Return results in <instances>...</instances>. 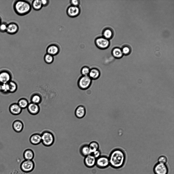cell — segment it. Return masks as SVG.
Instances as JSON below:
<instances>
[{
    "label": "cell",
    "instance_id": "6da1fadb",
    "mask_svg": "<svg viewBox=\"0 0 174 174\" xmlns=\"http://www.w3.org/2000/svg\"><path fill=\"white\" fill-rule=\"evenodd\" d=\"M110 166L115 169H119L124 165L126 156L123 152L119 149H116L112 152L109 157Z\"/></svg>",
    "mask_w": 174,
    "mask_h": 174
},
{
    "label": "cell",
    "instance_id": "7a4b0ae2",
    "mask_svg": "<svg viewBox=\"0 0 174 174\" xmlns=\"http://www.w3.org/2000/svg\"><path fill=\"white\" fill-rule=\"evenodd\" d=\"M13 8L15 13L20 16H24L29 13L32 9L31 4L29 1L24 0L16 1Z\"/></svg>",
    "mask_w": 174,
    "mask_h": 174
},
{
    "label": "cell",
    "instance_id": "3957f363",
    "mask_svg": "<svg viewBox=\"0 0 174 174\" xmlns=\"http://www.w3.org/2000/svg\"><path fill=\"white\" fill-rule=\"evenodd\" d=\"M41 134V143L44 145L49 147L53 144L55 141V137L52 132L49 130H45Z\"/></svg>",
    "mask_w": 174,
    "mask_h": 174
},
{
    "label": "cell",
    "instance_id": "277c9868",
    "mask_svg": "<svg viewBox=\"0 0 174 174\" xmlns=\"http://www.w3.org/2000/svg\"><path fill=\"white\" fill-rule=\"evenodd\" d=\"M92 80L88 76L82 75L78 80V86L81 90H86L90 87Z\"/></svg>",
    "mask_w": 174,
    "mask_h": 174
},
{
    "label": "cell",
    "instance_id": "5b68a950",
    "mask_svg": "<svg viewBox=\"0 0 174 174\" xmlns=\"http://www.w3.org/2000/svg\"><path fill=\"white\" fill-rule=\"evenodd\" d=\"M35 166V163L32 160H24L21 163L20 168L23 172L29 173L33 170Z\"/></svg>",
    "mask_w": 174,
    "mask_h": 174
},
{
    "label": "cell",
    "instance_id": "8992f818",
    "mask_svg": "<svg viewBox=\"0 0 174 174\" xmlns=\"http://www.w3.org/2000/svg\"><path fill=\"white\" fill-rule=\"evenodd\" d=\"M168 168L167 165L158 163L154 166L153 171L154 174H168Z\"/></svg>",
    "mask_w": 174,
    "mask_h": 174
},
{
    "label": "cell",
    "instance_id": "52a82bcc",
    "mask_svg": "<svg viewBox=\"0 0 174 174\" xmlns=\"http://www.w3.org/2000/svg\"><path fill=\"white\" fill-rule=\"evenodd\" d=\"M96 165L101 169L107 168L110 166L109 157L105 156H100L96 159Z\"/></svg>",
    "mask_w": 174,
    "mask_h": 174
},
{
    "label": "cell",
    "instance_id": "ba28073f",
    "mask_svg": "<svg viewBox=\"0 0 174 174\" xmlns=\"http://www.w3.org/2000/svg\"><path fill=\"white\" fill-rule=\"evenodd\" d=\"M12 75L8 70L3 69L0 71V84H7L12 80Z\"/></svg>",
    "mask_w": 174,
    "mask_h": 174
},
{
    "label": "cell",
    "instance_id": "9c48e42d",
    "mask_svg": "<svg viewBox=\"0 0 174 174\" xmlns=\"http://www.w3.org/2000/svg\"><path fill=\"white\" fill-rule=\"evenodd\" d=\"M96 159L91 154L85 157L84 160L85 166L88 168H92L96 165Z\"/></svg>",
    "mask_w": 174,
    "mask_h": 174
},
{
    "label": "cell",
    "instance_id": "30bf717a",
    "mask_svg": "<svg viewBox=\"0 0 174 174\" xmlns=\"http://www.w3.org/2000/svg\"><path fill=\"white\" fill-rule=\"evenodd\" d=\"M27 108L29 113L33 115H37L40 111V108L38 104L31 102L29 103Z\"/></svg>",
    "mask_w": 174,
    "mask_h": 174
},
{
    "label": "cell",
    "instance_id": "8fae6325",
    "mask_svg": "<svg viewBox=\"0 0 174 174\" xmlns=\"http://www.w3.org/2000/svg\"><path fill=\"white\" fill-rule=\"evenodd\" d=\"M60 51L59 47L57 45L52 44L49 45L46 49L47 53L53 56L59 53Z\"/></svg>",
    "mask_w": 174,
    "mask_h": 174
},
{
    "label": "cell",
    "instance_id": "7c38bea8",
    "mask_svg": "<svg viewBox=\"0 0 174 174\" xmlns=\"http://www.w3.org/2000/svg\"><path fill=\"white\" fill-rule=\"evenodd\" d=\"M19 26L16 23L11 22L7 24L6 32L10 34H14L18 31Z\"/></svg>",
    "mask_w": 174,
    "mask_h": 174
},
{
    "label": "cell",
    "instance_id": "4fadbf2b",
    "mask_svg": "<svg viewBox=\"0 0 174 174\" xmlns=\"http://www.w3.org/2000/svg\"><path fill=\"white\" fill-rule=\"evenodd\" d=\"M30 143L34 145H37L41 143V134L38 133H34L31 135L29 138Z\"/></svg>",
    "mask_w": 174,
    "mask_h": 174
},
{
    "label": "cell",
    "instance_id": "5bb4252c",
    "mask_svg": "<svg viewBox=\"0 0 174 174\" xmlns=\"http://www.w3.org/2000/svg\"><path fill=\"white\" fill-rule=\"evenodd\" d=\"M22 110L17 103L11 104L9 107L10 112L11 114L14 115L20 114L21 113Z\"/></svg>",
    "mask_w": 174,
    "mask_h": 174
},
{
    "label": "cell",
    "instance_id": "9a60e30c",
    "mask_svg": "<svg viewBox=\"0 0 174 174\" xmlns=\"http://www.w3.org/2000/svg\"><path fill=\"white\" fill-rule=\"evenodd\" d=\"M12 127L14 130L16 132L19 133L23 130L24 124L23 122L19 119L15 120L13 123Z\"/></svg>",
    "mask_w": 174,
    "mask_h": 174
},
{
    "label": "cell",
    "instance_id": "2e32d148",
    "mask_svg": "<svg viewBox=\"0 0 174 174\" xmlns=\"http://www.w3.org/2000/svg\"><path fill=\"white\" fill-rule=\"evenodd\" d=\"M96 43L98 47L103 49L106 48L109 44L108 39L103 37H100L97 39Z\"/></svg>",
    "mask_w": 174,
    "mask_h": 174
},
{
    "label": "cell",
    "instance_id": "e0dca14e",
    "mask_svg": "<svg viewBox=\"0 0 174 174\" xmlns=\"http://www.w3.org/2000/svg\"><path fill=\"white\" fill-rule=\"evenodd\" d=\"M79 9L78 7L73 6L67 8L66 12L69 16L73 17L77 16L79 14Z\"/></svg>",
    "mask_w": 174,
    "mask_h": 174
},
{
    "label": "cell",
    "instance_id": "ac0fdd59",
    "mask_svg": "<svg viewBox=\"0 0 174 174\" xmlns=\"http://www.w3.org/2000/svg\"><path fill=\"white\" fill-rule=\"evenodd\" d=\"M100 74L99 70L97 68H94L90 69L88 76L92 80H95L99 77Z\"/></svg>",
    "mask_w": 174,
    "mask_h": 174
},
{
    "label": "cell",
    "instance_id": "d6986e66",
    "mask_svg": "<svg viewBox=\"0 0 174 174\" xmlns=\"http://www.w3.org/2000/svg\"><path fill=\"white\" fill-rule=\"evenodd\" d=\"M86 114V110L84 106L82 105L78 106L76 109L75 114L78 118H82Z\"/></svg>",
    "mask_w": 174,
    "mask_h": 174
},
{
    "label": "cell",
    "instance_id": "ffe728a7",
    "mask_svg": "<svg viewBox=\"0 0 174 174\" xmlns=\"http://www.w3.org/2000/svg\"><path fill=\"white\" fill-rule=\"evenodd\" d=\"M34 156V153L33 151L29 148L25 150L23 153V156L25 160H32Z\"/></svg>",
    "mask_w": 174,
    "mask_h": 174
},
{
    "label": "cell",
    "instance_id": "44dd1931",
    "mask_svg": "<svg viewBox=\"0 0 174 174\" xmlns=\"http://www.w3.org/2000/svg\"><path fill=\"white\" fill-rule=\"evenodd\" d=\"M9 93H13L16 92L18 88L17 83L15 81L11 80L7 83Z\"/></svg>",
    "mask_w": 174,
    "mask_h": 174
},
{
    "label": "cell",
    "instance_id": "7402d4cb",
    "mask_svg": "<svg viewBox=\"0 0 174 174\" xmlns=\"http://www.w3.org/2000/svg\"><path fill=\"white\" fill-rule=\"evenodd\" d=\"M32 7L36 11L41 10L43 7L41 0H34L33 1L31 4Z\"/></svg>",
    "mask_w": 174,
    "mask_h": 174
},
{
    "label": "cell",
    "instance_id": "603a6c76",
    "mask_svg": "<svg viewBox=\"0 0 174 174\" xmlns=\"http://www.w3.org/2000/svg\"><path fill=\"white\" fill-rule=\"evenodd\" d=\"M80 152L82 155L85 157L92 154L88 145H84L81 147Z\"/></svg>",
    "mask_w": 174,
    "mask_h": 174
},
{
    "label": "cell",
    "instance_id": "cb8c5ba5",
    "mask_svg": "<svg viewBox=\"0 0 174 174\" xmlns=\"http://www.w3.org/2000/svg\"><path fill=\"white\" fill-rule=\"evenodd\" d=\"M17 103L22 109L27 108L29 104L28 100L24 98L19 99Z\"/></svg>",
    "mask_w": 174,
    "mask_h": 174
},
{
    "label": "cell",
    "instance_id": "d4e9b609",
    "mask_svg": "<svg viewBox=\"0 0 174 174\" xmlns=\"http://www.w3.org/2000/svg\"><path fill=\"white\" fill-rule=\"evenodd\" d=\"M113 56L116 58H119L123 56V53L122 50L120 48H116L114 49L112 51Z\"/></svg>",
    "mask_w": 174,
    "mask_h": 174
},
{
    "label": "cell",
    "instance_id": "484cf974",
    "mask_svg": "<svg viewBox=\"0 0 174 174\" xmlns=\"http://www.w3.org/2000/svg\"><path fill=\"white\" fill-rule=\"evenodd\" d=\"M88 145L91 154L98 150L99 148L98 143L95 141L91 142Z\"/></svg>",
    "mask_w": 174,
    "mask_h": 174
},
{
    "label": "cell",
    "instance_id": "4316f807",
    "mask_svg": "<svg viewBox=\"0 0 174 174\" xmlns=\"http://www.w3.org/2000/svg\"><path fill=\"white\" fill-rule=\"evenodd\" d=\"M41 96L38 94H35L32 96L31 102L38 104L41 102Z\"/></svg>",
    "mask_w": 174,
    "mask_h": 174
},
{
    "label": "cell",
    "instance_id": "83f0119b",
    "mask_svg": "<svg viewBox=\"0 0 174 174\" xmlns=\"http://www.w3.org/2000/svg\"><path fill=\"white\" fill-rule=\"evenodd\" d=\"M0 92L5 95L9 93L7 83L0 84Z\"/></svg>",
    "mask_w": 174,
    "mask_h": 174
},
{
    "label": "cell",
    "instance_id": "f1b7e54d",
    "mask_svg": "<svg viewBox=\"0 0 174 174\" xmlns=\"http://www.w3.org/2000/svg\"><path fill=\"white\" fill-rule=\"evenodd\" d=\"M44 59L46 63L50 64L53 61V56L47 53L44 56Z\"/></svg>",
    "mask_w": 174,
    "mask_h": 174
},
{
    "label": "cell",
    "instance_id": "f546056e",
    "mask_svg": "<svg viewBox=\"0 0 174 174\" xmlns=\"http://www.w3.org/2000/svg\"><path fill=\"white\" fill-rule=\"evenodd\" d=\"M90 68L87 66H85L81 69V73L82 76H88L89 73Z\"/></svg>",
    "mask_w": 174,
    "mask_h": 174
},
{
    "label": "cell",
    "instance_id": "4dcf8cb0",
    "mask_svg": "<svg viewBox=\"0 0 174 174\" xmlns=\"http://www.w3.org/2000/svg\"><path fill=\"white\" fill-rule=\"evenodd\" d=\"M113 34L112 31L109 29L105 30L103 33V35L104 38L108 39L110 38Z\"/></svg>",
    "mask_w": 174,
    "mask_h": 174
},
{
    "label": "cell",
    "instance_id": "1f68e13d",
    "mask_svg": "<svg viewBox=\"0 0 174 174\" xmlns=\"http://www.w3.org/2000/svg\"><path fill=\"white\" fill-rule=\"evenodd\" d=\"M7 24L5 22H1L0 24V32H6Z\"/></svg>",
    "mask_w": 174,
    "mask_h": 174
},
{
    "label": "cell",
    "instance_id": "d6a6232c",
    "mask_svg": "<svg viewBox=\"0 0 174 174\" xmlns=\"http://www.w3.org/2000/svg\"><path fill=\"white\" fill-rule=\"evenodd\" d=\"M167 161V157L164 156H160L158 159V162L159 163L166 164Z\"/></svg>",
    "mask_w": 174,
    "mask_h": 174
},
{
    "label": "cell",
    "instance_id": "836d02e7",
    "mask_svg": "<svg viewBox=\"0 0 174 174\" xmlns=\"http://www.w3.org/2000/svg\"><path fill=\"white\" fill-rule=\"evenodd\" d=\"M123 54L125 55L128 54L130 51V49L129 47L127 46L124 47L122 50Z\"/></svg>",
    "mask_w": 174,
    "mask_h": 174
},
{
    "label": "cell",
    "instance_id": "e575fe53",
    "mask_svg": "<svg viewBox=\"0 0 174 174\" xmlns=\"http://www.w3.org/2000/svg\"><path fill=\"white\" fill-rule=\"evenodd\" d=\"M92 154V155L96 159L100 156L101 153L99 150L95 151Z\"/></svg>",
    "mask_w": 174,
    "mask_h": 174
},
{
    "label": "cell",
    "instance_id": "d590c367",
    "mask_svg": "<svg viewBox=\"0 0 174 174\" xmlns=\"http://www.w3.org/2000/svg\"><path fill=\"white\" fill-rule=\"evenodd\" d=\"M41 2L43 7H46L49 4V2L48 0H41Z\"/></svg>",
    "mask_w": 174,
    "mask_h": 174
},
{
    "label": "cell",
    "instance_id": "8d00e7d4",
    "mask_svg": "<svg viewBox=\"0 0 174 174\" xmlns=\"http://www.w3.org/2000/svg\"><path fill=\"white\" fill-rule=\"evenodd\" d=\"M71 3L73 6H77L79 4L78 1L77 0H72L71 1Z\"/></svg>",
    "mask_w": 174,
    "mask_h": 174
},
{
    "label": "cell",
    "instance_id": "74e56055",
    "mask_svg": "<svg viewBox=\"0 0 174 174\" xmlns=\"http://www.w3.org/2000/svg\"><path fill=\"white\" fill-rule=\"evenodd\" d=\"M2 22H1V18L0 17V24Z\"/></svg>",
    "mask_w": 174,
    "mask_h": 174
}]
</instances>
